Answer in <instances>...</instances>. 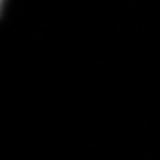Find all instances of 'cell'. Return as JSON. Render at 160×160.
I'll use <instances>...</instances> for the list:
<instances>
[{"instance_id": "cell-1", "label": "cell", "mask_w": 160, "mask_h": 160, "mask_svg": "<svg viewBox=\"0 0 160 160\" xmlns=\"http://www.w3.org/2000/svg\"><path fill=\"white\" fill-rule=\"evenodd\" d=\"M6 2H7V0H0V15H2L3 9H4V6H6Z\"/></svg>"}]
</instances>
